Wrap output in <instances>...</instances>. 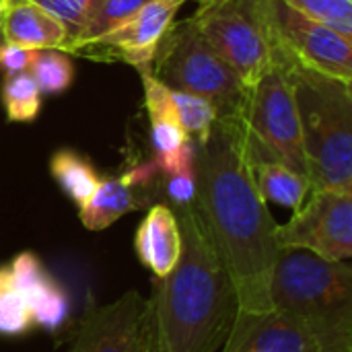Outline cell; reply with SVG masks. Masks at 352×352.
I'll list each match as a JSON object with an SVG mask.
<instances>
[{"label":"cell","instance_id":"6da1fadb","mask_svg":"<svg viewBox=\"0 0 352 352\" xmlns=\"http://www.w3.org/2000/svg\"><path fill=\"white\" fill-rule=\"evenodd\" d=\"M256 153L245 113L217 120L196 148L192 208L235 287L239 318L268 314L278 258L276 223L254 175Z\"/></svg>","mask_w":352,"mask_h":352},{"label":"cell","instance_id":"7a4b0ae2","mask_svg":"<svg viewBox=\"0 0 352 352\" xmlns=\"http://www.w3.org/2000/svg\"><path fill=\"white\" fill-rule=\"evenodd\" d=\"M182 231L175 268L148 299L155 351L221 352L239 314L235 287L192 204L173 208Z\"/></svg>","mask_w":352,"mask_h":352},{"label":"cell","instance_id":"3957f363","mask_svg":"<svg viewBox=\"0 0 352 352\" xmlns=\"http://www.w3.org/2000/svg\"><path fill=\"white\" fill-rule=\"evenodd\" d=\"M270 305L297 322L318 352H352V268L303 250H280Z\"/></svg>","mask_w":352,"mask_h":352},{"label":"cell","instance_id":"277c9868","mask_svg":"<svg viewBox=\"0 0 352 352\" xmlns=\"http://www.w3.org/2000/svg\"><path fill=\"white\" fill-rule=\"evenodd\" d=\"M285 64L295 82L311 192H352L351 82L293 62Z\"/></svg>","mask_w":352,"mask_h":352},{"label":"cell","instance_id":"5b68a950","mask_svg":"<svg viewBox=\"0 0 352 352\" xmlns=\"http://www.w3.org/2000/svg\"><path fill=\"white\" fill-rule=\"evenodd\" d=\"M151 74L169 89L208 99L219 120L243 116L248 109L250 89L204 41L192 19L173 21L165 31L151 62Z\"/></svg>","mask_w":352,"mask_h":352},{"label":"cell","instance_id":"8992f818","mask_svg":"<svg viewBox=\"0 0 352 352\" xmlns=\"http://www.w3.org/2000/svg\"><path fill=\"white\" fill-rule=\"evenodd\" d=\"M190 16L204 41L252 89L276 62L266 0H196Z\"/></svg>","mask_w":352,"mask_h":352},{"label":"cell","instance_id":"52a82bcc","mask_svg":"<svg viewBox=\"0 0 352 352\" xmlns=\"http://www.w3.org/2000/svg\"><path fill=\"white\" fill-rule=\"evenodd\" d=\"M245 122L256 159L278 161L307 177L295 82L285 62H276L250 89Z\"/></svg>","mask_w":352,"mask_h":352},{"label":"cell","instance_id":"ba28073f","mask_svg":"<svg viewBox=\"0 0 352 352\" xmlns=\"http://www.w3.org/2000/svg\"><path fill=\"white\" fill-rule=\"evenodd\" d=\"M266 8L278 47V62H293L301 68L352 82L351 37L283 0H266Z\"/></svg>","mask_w":352,"mask_h":352},{"label":"cell","instance_id":"9c48e42d","mask_svg":"<svg viewBox=\"0 0 352 352\" xmlns=\"http://www.w3.org/2000/svg\"><path fill=\"white\" fill-rule=\"evenodd\" d=\"M287 225H276L280 250H303L330 262L352 256V192H309Z\"/></svg>","mask_w":352,"mask_h":352},{"label":"cell","instance_id":"30bf717a","mask_svg":"<svg viewBox=\"0 0 352 352\" xmlns=\"http://www.w3.org/2000/svg\"><path fill=\"white\" fill-rule=\"evenodd\" d=\"M186 2L188 0H148L109 33L66 45L60 52L91 60L126 62L136 70H146L151 68L159 41Z\"/></svg>","mask_w":352,"mask_h":352},{"label":"cell","instance_id":"8fae6325","mask_svg":"<svg viewBox=\"0 0 352 352\" xmlns=\"http://www.w3.org/2000/svg\"><path fill=\"white\" fill-rule=\"evenodd\" d=\"M153 322L148 299L128 291L109 305L91 307L70 352H151Z\"/></svg>","mask_w":352,"mask_h":352},{"label":"cell","instance_id":"7c38bea8","mask_svg":"<svg viewBox=\"0 0 352 352\" xmlns=\"http://www.w3.org/2000/svg\"><path fill=\"white\" fill-rule=\"evenodd\" d=\"M144 87V105L151 122V142L155 148V165L165 175L194 167V138L179 124L171 89L151 74V68L138 70Z\"/></svg>","mask_w":352,"mask_h":352},{"label":"cell","instance_id":"4fadbf2b","mask_svg":"<svg viewBox=\"0 0 352 352\" xmlns=\"http://www.w3.org/2000/svg\"><path fill=\"white\" fill-rule=\"evenodd\" d=\"M157 165L144 163L118 177H105L85 206L78 208L80 223L89 231H103L111 227L124 214L148 204L144 190L153 184Z\"/></svg>","mask_w":352,"mask_h":352},{"label":"cell","instance_id":"5bb4252c","mask_svg":"<svg viewBox=\"0 0 352 352\" xmlns=\"http://www.w3.org/2000/svg\"><path fill=\"white\" fill-rule=\"evenodd\" d=\"M8 266L19 291L27 301L33 324L47 332H58L68 322L70 311V301L64 287L52 276V272L33 252L16 254Z\"/></svg>","mask_w":352,"mask_h":352},{"label":"cell","instance_id":"9a60e30c","mask_svg":"<svg viewBox=\"0 0 352 352\" xmlns=\"http://www.w3.org/2000/svg\"><path fill=\"white\" fill-rule=\"evenodd\" d=\"M221 352H318L311 336L291 318L270 309L239 318Z\"/></svg>","mask_w":352,"mask_h":352},{"label":"cell","instance_id":"2e32d148","mask_svg":"<svg viewBox=\"0 0 352 352\" xmlns=\"http://www.w3.org/2000/svg\"><path fill=\"white\" fill-rule=\"evenodd\" d=\"M0 33L2 41L29 50H60L68 41L64 25L33 0H4Z\"/></svg>","mask_w":352,"mask_h":352},{"label":"cell","instance_id":"e0dca14e","mask_svg":"<svg viewBox=\"0 0 352 352\" xmlns=\"http://www.w3.org/2000/svg\"><path fill=\"white\" fill-rule=\"evenodd\" d=\"M134 248L138 260L155 278L167 276L182 254V231L173 208L167 204H153L136 231Z\"/></svg>","mask_w":352,"mask_h":352},{"label":"cell","instance_id":"ac0fdd59","mask_svg":"<svg viewBox=\"0 0 352 352\" xmlns=\"http://www.w3.org/2000/svg\"><path fill=\"white\" fill-rule=\"evenodd\" d=\"M254 175L258 190L266 202L297 210L309 196V179L278 161H254Z\"/></svg>","mask_w":352,"mask_h":352},{"label":"cell","instance_id":"d6986e66","mask_svg":"<svg viewBox=\"0 0 352 352\" xmlns=\"http://www.w3.org/2000/svg\"><path fill=\"white\" fill-rule=\"evenodd\" d=\"M50 173L62 188V192L80 208L89 202L93 192L97 190L101 177L95 167L82 155L62 148L50 159Z\"/></svg>","mask_w":352,"mask_h":352},{"label":"cell","instance_id":"ffe728a7","mask_svg":"<svg viewBox=\"0 0 352 352\" xmlns=\"http://www.w3.org/2000/svg\"><path fill=\"white\" fill-rule=\"evenodd\" d=\"M0 97L8 122L27 124L33 122L41 111V91L29 72L6 76Z\"/></svg>","mask_w":352,"mask_h":352},{"label":"cell","instance_id":"44dd1931","mask_svg":"<svg viewBox=\"0 0 352 352\" xmlns=\"http://www.w3.org/2000/svg\"><path fill=\"white\" fill-rule=\"evenodd\" d=\"M33 326L31 311L12 278L10 266H0V336L16 338L27 334Z\"/></svg>","mask_w":352,"mask_h":352},{"label":"cell","instance_id":"7402d4cb","mask_svg":"<svg viewBox=\"0 0 352 352\" xmlns=\"http://www.w3.org/2000/svg\"><path fill=\"white\" fill-rule=\"evenodd\" d=\"M29 74L41 93L58 95L72 85L74 66L72 60L60 50H37Z\"/></svg>","mask_w":352,"mask_h":352},{"label":"cell","instance_id":"603a6c76","mask_svg":"<svg viewBox=\"0 0 352 352\" xmlns=\"http://www.w3.org/2000/svg\"><path fill=\"white\" fill-rule=\"evenodd\" d=\"M171 99H173L179 124L186 130V134L190 138H196V142L206 140L214 122L219 120L214 105L200 95L177 91V89H171Z\"/></svg>","mask_w":352,"mask_h":352},{"label":"cell","instance_id":"cb8c5ba5","mask_svg":"<svg viewBox=\"0 0 352 352\" xmlns=\"http://www.w3.org/2000/svg\"><path fill=\"white\" fill-rule=\"evenodd\" d=\"M148 0H101L97 4L95 12L91 14V19L87 21L85 29L78 33V37L64 43L62 47L72 45V43H80V41H91L95 37H101V35L109 33L111 29H116L120 23H124L128 16H132Z\"/></svg>","mask_w":352,"mask_h":352},{"label":"cell","instance_id":"d4e9b609","mask_svg":"<svg viewBox=\"0 0 352 352\" xmlns=\"http://www.w3.org/2000/svg\"><path fill=\"white\" fill-rule=\"evenodd\" d=\"M303 14L332 27L334 31L352 35V0H283Z\"/></svg>","mask_w":352,"mask_h":352},{"label":"cell","instance_id":"484cf974","mask_svg":"<svg viewBox=\"0 0 352 352\" xmlns=\"http://www.w3.org/2000/svg\"><path fill=\"white\" fill-rule=\"evenodd\" d=\"M33 2L39 4L43 10H47L54 19H58L68 33V41H72L85 29L87 21L91 19V14L95 12L101 0H33Z\"/></svg>","mask_w":352,"mask_h":352},{"label":"cell","instance_id":"4316f807","mask_svg":"<svg viewBox=\"0 0 352 352\" xmlns=\"http://www.w3.org/2000/svg\"><path fill=\"white\" fill-rule=\"evenodd\" d=\"M165 192H167V198L171 200L173 208L192 204L196 198V169L188 167V169L167 175Z\"/></svg>","mask_w":352,"mask_h":352},{"label":"cell","instance_id":"83f0119b","mask_svg":"<svg viewBox=\"0 0 352 352\" xmlns=\"http://www.w3.org/2000/svg\"><path fill=\"white\" fill-rule=\"evenodd\" d=\"M35 54H37V50H29V47L16 45V43L2 41L0 43V68L6 76L19 74V72H29Z\"/></svg>","mask_w":352,"mask_h":352},{"label":"cell","instance_id":"f1b7e54d","mask_svg":"<svg viewBox=\"0 0 352 352\" xmlns=\"http://www.w3.org/2000/svg\"><path fill=\"white\" fill-rule=\"evenodd\" d=\"M2 8H4V0H0V12H2Z\"/></svg>","mask_w":352,"mask_h":352},{"label":"cell","instance_id":"f546056e","mask_svg":"<svg viewBox=\"0 0 352 352\" xmlns=\"http://www.w3.org/2000/svg\"><path fill=\"white\" fill-rule=\"evenodd\" d=\"M0 43H2V33H0Z\"/></svg>","mask_w":352,"mask_h":352}]
</instances>
